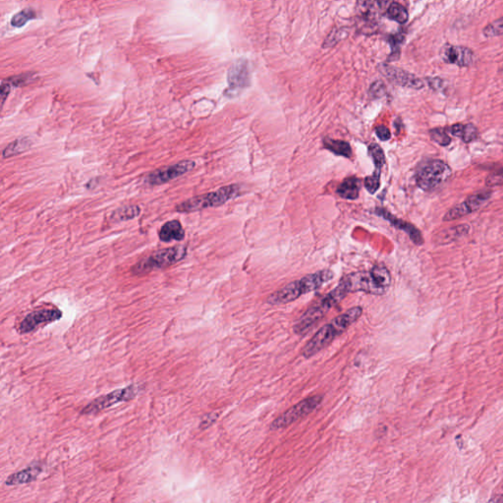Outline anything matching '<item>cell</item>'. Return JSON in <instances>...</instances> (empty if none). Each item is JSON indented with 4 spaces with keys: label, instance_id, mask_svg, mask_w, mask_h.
<instances>
[{
    "label": "cell",
    "instance_id": "cell-1",
    "mask_svg": "<svg viewBox=\"0 0 503 503\" xmlns=\"http://www.w3.org/2000/svg\"><path fill=\"white\" fill-rule=\"evenodd\" d=\"M362 314H363V309L358 306L351 308L343 314L337 315L332 322L320 328L319 332L308 341L306 345L302 349V355L307 359L317 355L330 345L337 336L342 335L354 323L360 319Z\"/></svg>",
    "mask_w": 503,
    "mask_h": 503
},
{
    "label": "cell",
    "instance_id": "cell-2",
    "mask_svg": "<svg viewBox=\"0 0 503 503\" xmlns=\"http://www.w3.org/2000/svg\"><path fill=\"white\" fill-rule=\"evenodd\" d=\"M333 276H335V274L330 269H323V271L308 274L298 281L290 282L281 289L276 290L273 294L269 295L266 303L269 305H283L295 301L302 295L320 288L325 283L332 281Z\"/></svg>",
    "mask_w": 503,
    "mask_h": 503
},
{
    "label": "cell",
    "instance_id": "cell-3",
    "mask_svg": "<svg viewBox=\"0 0 503 503\" xmlns=\"http://www.w3.org/2000/svg\"><path fill=\"white\" fill-rule=\"evenodd\" d=\"M349 292H366L372 295H384L391 286V274L386 266H374L368 271H357L341 279Z\"/></svg>",
    "mask_w": 503,
    "mask_h": 503
},
{
    "label": "cell",
    "instance_id": "cell-4",
    "mask_svg": "<svg viewBox=\"0 0 503 503\" xmlns=\"http://www.w3.org/2000/svg\"><path fill=\"white\" fill-rule=\"evenodd\" d=\"M350 293L342 281L340 282L337 286L332 291L328 292L327 295H325L320 299L319 301L313 305L310 309H308L307 312L298 320V322L295 323L293 330L297 335H305L307 332H309L310 328L314 327L315 323L319 322L320 319H323V315L328 314L333 307H335L338 303L342 301L344 298L347 296Z\"/></svg>",
    "mask_w": 503,
    "mask_h": 503
},
{
    "label": "cell",
    "instance_id": "cell-5",
    "mask_svg": "<svg viewBox=\"0 0 503 503\" xmlns=\"http://www.w3.org/2000/svg\"><path fill=\"white\" fill-rule=\"evenodd\" d=\"M239 185H229V186L222 187L217 191L187 200V201L179 204L175 210L177 212L187 214V212H198V210L209 209V207L222 206L225 202L239 196Z\"/></svg>",
    "mask_w": 503,
    "mask_h": 503
},
{
    "label": "cell",
    "instance_id": "cell-6",
    "mask_svg": "<svg viewBox=\"0 0 503 503\" xmlns=\"http://www.w3.org/2000/svg\"><path fill=\"white\" fill-rule=\"evenodd\" d=\"M453 169L440 160L423 161L416 171V183L426 192L433 191L450 178Z\"/></svg>",
    "mask_w": 503,
    "mask_h": 503
},
{
    "label": "cell",
    "instance_id": "cell-7",
    "mask_svg": "<svg viewBox=\"0 0 503 503\" xmlns=\"http://www.w3.org/2000/svg\"><path fill=\"white\" fill-rule=\"evenodd\" d=\"M187 255V248L184 246H174L163 250L156 251L147 258L143 259L135 264L131 271L134 276H144L151 273L155 269H163L173 266L183 260Z\"/></svg>",
    "mask_w": 503,
    "mask_h": 503
},
{
    "label": "cell",
    "instance_id": "cell-8",
    "mask_svg": "<svg viewBox=\"0 0 503 503\" xmlns=\"http://www.w3.org/2000/svg\"><path fill=\"white\" fill-rule=\"evenodd\" d=\"M141 386L138 384H130V386L114 390L109 394L97 397L92 400L87 406L82 409V415H94L104 411L107 408L114 406L119 403L131 401L135 399L140 392Z\"/></svg>",
    "mask_w": 503,
    "mask_h": 503
},
{
    "label": "cell",
    "instance_id": "cell-9",
    "mask_svg": "<svg viewBox=\"0 0 503 503\" xmlns=\"http://www.w3.org/2000/svg\"><path fill=\"white\" fill-rule=\"evenodd\" d=\"M323 399V395H315V396L308 397V399L297 403L296 405L290 408L271 423V430H281V428L288 427L302 418L306 417L320 406Z\"/></svg>",
    "mask_w": 503,
    "mask_h": 503
},
{
    "label": "cell",
    "instance_id": "cell-10",
    "mask_svg": "<svg viewBox=\"0 0 503 503\" xmlns=\"http://www.w3.org/2000/svg\"><path fill=\"white\" fill-rule=\"evenodd\" d=\"M492 196V192L490 191V190H484V191L471 195V196L467 198L465 201L449 210L446 212L445 217H443V220L445 222H453V220H458V218L466 217V215L472 214V212H476V210L484 207L491 200Z\"/></svg>",
    "mask_w": 503,
    "mask_h": 503
},
{
    "label": "cell",
    "instance_id": "cell-11",
    "mask_svg": "<svg viewBox=\"0 0 503 503\" xmlns=\"http://www.w3.org/2000/svg\"><path fill=\"white\" fill-rule=\"evenodd\" d=\"M63 313L58 308H43L29 313L19 325V332L27 335L34 332L40 325L56 322L63 318Z\"/></svg>",
    "mask_w": 503,
    "mask_h": 503
},
{
    "label": "cell",
    "instance_id": "cell-12",
    "mask_svg": "<svg viewBox=\"0 0 503 503\" xmlns=\"http://www.w3.org/2000/svg\"><path fill=\"white\" fill-rule=\"evenodd\" d=\"M195 166H196V163L193 161H180V163L173 164V166H168V168L151 172L146 177L145 181L151 185V186L168 183V182L193 171Z\"/></svg>",
    "mask_w": 503,
    "mask_h": 503
},
{
    "label": "cell",
    "instance_id": "cell-13",
    "mask_svg": "<svg viewBox=\"0 0 503 503\" xmlns=\"http://www.w3.org/2000/svg\"><path fill=\"white\" fill-rule=\"evenodd\" d=\"M379 70L384 77H386L389 80L394 82V84L413 90H422L425 87V83L419 77L409 72L403 70L395 66L389 65V64H382L379 65Z\"/></svg>",
    "mask_w": 503,
    "mask_h": 503
},
{
    "label": "cell",
    "instance_id": "cell-14",
    "mask_svg": "<svg viewBox=\"0 0 503 503\" xmlns=\"http://www.w3.org/2000/svg\"><path fill=\"white\" fill-rule=\"evenodd\" d=\"M440 58L445 63L459 67H469L475 61L474 51L462 45L446 43L440 50Z\"/></svg>",
    "mask_w": 503,
    "mask_h": 503
},
{
    "label": "cell",
    "instance_id": "cell-15",
    "mask_svg": "<svg viewBox=\"0 0 503 503\" xmlns=\"http://www.w3.org/2000/svg\"><path fill=\"white\" fill-rule=\"evenodd\" d=\"M376 214L384 220H387L395 228L397 229L404 231L409 236L410 239L416 244V245H422L423 244V238L421 231L415 227L411 223L405 222V220H400L394 217V215L390 214L386 210L382 209V207H377L376 210Z\"/></svg>",
    "mask_w": 503,
    "mask_h": 503
},
{
    "label": "cell",
    "instance_id": "cell-16",
    "mask_svg": "<svg viewBox=\"0 0 503 503\" xmlns=\"http://www.w3.org/2000/svg\"><path fill=\"white\" fill-rule=\"evenodd\" d=\"M249 81H250V76H249L248 63L246 61L239 60L231 66L228 71V84L231 91L238 92L247 88Z\"/></svg>",
    "mask_w": 503,
    "mask_h": 503
},
{
    "label": "cell",
    "instance_id": "cell-17",
    "mask_svg": "<svg viewBox=\"0 0 503 503\" xmlns=\"http://www.w3.org/2000/svg\"><path fill=\"white\" fill-rule=\"evenodd\" d=\"M42 464L33 463L27 468L20 470L16 473L7 477L5 485L9 487L21 486V485L30 484L35 482L43 472Z\"/></svg>",
    "mask_w": 503,
    "mask_h": 503
},
{
    "label": "cell",
    "instance_id": "cell-18",
    "mask_svg": "<svg viewBox=\"0 0 503 503\" xmlns=\"http://www.w3.org/2000/svg\"><path fill=\"white\" fill-rule=\"evenodd\" d=\"M158 237L161 241L166 243L171 241H182L185 238V230L179 220H171L161 227Z\"/></svg>",
    "mask_w": 503,
    "mask_h": 503
},
{
    "label": "cell",
    "instance_id": "cell-19",
    "mask_svg": "<svg viewBox=\"0 0 503 503\" xmlns=\"http://www.w3.org/2000/svg\"><path fill=\"white\" fill-rule=\"evenodd\" d=\"M449 135L461 139L464 143H471L479 137V131L473 124H454L446 128Z\"/></svg>",
    "mask_w": 503,
    "mask_h": 503
},
{
    "label": "cell",
    "instance_id": "cell-20",
    "mask_svg": "<svg viewBox=\"0 0 503 503\" xmlns=\"http://www.w3.org/2000/svg\"><path fill=\"white\" fill-rule=\"evenodd\" d=\"M336 192L343 199L356 200L359 197V193H360V180L355 178V177L345 179L338 186Z\"/></svg>",
    "mask_w": 503,
    "mask_h": 503
},
{
    "label": "cell",
    "instance_id": "cell-21",
    "mask_svg": "<svg viewBox=\"0 0 503 503\" xmlns=\"http://www.w3.org/2000/svg\"><path fill=\"white\" fill-rule=\"evenodd\" d=\"M325 147L336 156H344V158H350L352 156V150L350 145L344 141L332 140V139H325Z\"/></svg>",
    "mask_w": 503,
    "mask_h": 503
},
{
    "label": "cell",
    "instance_id": "cell-22",
    "mask_svg": "<svg viewBox=\"0 0 503 503\" xmlns=\"http://www.w3.org/2000/svg\"><path fill=\"white\" fill-rule=\"evenodd\" d=\"M387 16H389L390 20H394V21L399 23V24H405L409 19L407 9L403 5L397 4V2H392L387 7Z\"/></svg>",
    "mask_w": 503,
    "mask_h": 503
},
{
    "label": "cell",
    "instance_id": "cell-23",
    "mask_svg": "<svg viewBox=\"0 0 503 503\" xmlns=\"http://www.w3.org/2000/svg\"><path fill=\"white\" fill-rule=\"evenodd\" d=\"M30 146L31 142L28 139H18L4 148L2 156L4 158H11L13 156L19 155L23 151H27Z\"/></svg>",
    "mask_w": 503,
    "mask_h": 503
},
{
    "label": "cell",
    "instance_id": "cell-24",
    "mask_svg": "<svg viewBox=\"0 0 503 503\" xmlns=\"http://www.w3.org/2000/svg\"><path fill=\"white\" fill-rule=\"evenodd\" d=\"M36 18H37V13H36L34 9H25L15 14L10 23H11L13 27L22 28L31 20L36 19Z\"/></svg>",
    "mask_w": 503,
    "mask_h": 503
},
{
    "label": "cell",
    "instance_id": "cell-25",
    "mask_svg": "<svg viewBox=\"0 0 503 503\" xmlns=\"http://www.w3.org/2000/svg\"><path fill=\"white\" fill-rule=\"evenodd\" d=\"M141 214V209L139 206L123 207L121 209L115 210L112 215V218L117 222H125V220H133Z\"/></svg>",
    "mask_w": 503,
    "mask_h": 503
},
{
    "label": "cell",
    "instance_id": "cell-26",
    "mask_svg": "<svg viewBox=\"0 0 503 503\" xmlns=\"http://www.w3.org/2000/svg\"><path fill=\"white\" fill-rule=\"evenodd\" d=\"M430 137L433 142L441 146V147H446V146L450 145L451 141H453L446 128H433V129L430 130Z\"/></svg>",
    "mask_w": 503,
    "mask_h": 503
},
{
    "label": "cell",
    "instance_id": "cell-27",
    "mask_svg": "<svg viewBox=\"0 0 503 503\" xmlns=\"http://www.w3.org/2000/svg\"><path fill=\"white\" fill-rule=\"evenodd\" d=\"M482 35L485 38L499 37L503 35V17L494 20L482 30Z\"/></svg>",
    "mask_w": 503,
    "mask_h": 503
},
{
    "label": "cell",
    "instance_id": "cell-28",
    "mask_svg": "<svg viewBox=\"0 0 503 503\" xmlns=\"http://www.w3.org/2000/svg\"><path fill=\"white\" fill-rule=\"evenodd\" d=\"M369 153L373 158L377 171H381L382 166L386 163V156H384V151L377 144H372L369 147Z\"/></svg>",
    "mask_w": 503,
    "mask_h": 503
},
{
    "label": "cell",
    "instance_id": "cell-29",
    "mask_svg": "<svg viewBox=\"0 0 503 503\" xmlns=\"http://www.w3.org/2000/svg\"><path fill=\"white\" fill-rule=\"evenodd\" d=\"M381 186V171H376L373 175L368 176L365 179V187L369 193L374 194Z\"/></svg>",
    "mask_w": 503,
    "mask_h": 503
},
{
    "label": "cell",
    "instance_id": "cell-30",
    "mask_svg": "<svg viewBox=\"0 0 503 503\" xmlns=\"http://www.w3.org/2000/svg\"><path fill=\"white\" fill-rule=\"evenodd\" d=\"M487 187L502 186L503 185V168L492 172L486 179Z\"/></svg>",
    "mask_w": 503,
    "mask_h": 503
},
{
    "label": "cell",
    "instance_id": "cell-31",
    "mask_svg": "<svg viewBox=\"0 0 503 503\" xmlns=\"http://www.w3.org/2000/svg\"><path fill=\"white\" fill-rule=\"evenodd\" d=\"M32 78H33V74L28 73V74H23V75L11 77V78H6V79H7V81L9 82L10 85H11V86L21 87V86H24V85L27 84L28 82H30L31 80H32Z\"/></svg>",
    "mask_w": 503,
    "mask_h": 503
},
{
    "label": "cell",
    "instance_id": "cell-32",
    "mask_svg": "<svg viewBox=\"0 0 503 503\" xmlns=\"http://www.w3.org/2000/svg\"><path fill=\"white\" fill-rule=\"evenodd\" d=\"M218 416H220V414L217 412L209 413V414L205 415L204 417H202L201 423H200V428H201V430H206V428H210V426L217 420Z\"/></svg>",
    "mask_w": 503,
    "mask_h": 503
},
{
    "label": "cell",
    "instance_id": "cell-33",
    "mask_svg": "<svg viewBox=\"0 0 503 503\" xmlns=\"http://www.w3.org/2000/svg\"><path fill=\"white\" fill-rule=\"evenodd\" d=\"M376 134L377 138L381 141H384V142H386V141H389V139L391 138L389 128L384 125L377 126L376 128Z\"/></svg>",
    "mask_w": 503,
    "mask_h": 503
},
{
    "label": "cell",
    "instance_id": "cell-34",
    "mask_svg": "<svg viewBox=\"0 0 503 503\" xmlns=\"http://www.w3.org/2000/svg\"><path fill=\"white\" fill-rule=\"evenodd\" d=\"M11 85L7 81V79L2 80L1 83V102L4 104L5 101H6L7 97H9L10 90H11Z\"/></svg>",
    "mask_w": 503,
    "mask_h": 503
},
{
    "label": "cell",
    "instance_id": "cell-35",
    "mask_svg": "<svg viewBox=\"0 0 503 503\" xmlns=\"http://www.w3.org/2000/svg\"><path fill=\"white\" fill-rule=\"evenodd\" d=\"M428 83L430 85L431 88L436 90V91H440L445 81L441 78H428Z\"/></svg>",
    "mask_w": 503,
    "mask_h": 503
},
{
    "label": "cell",
    "instance_id": "cell-36",
    "mask_svg": "<svg viewBox=\"0 0 503 503\" xmlns=\"http://www.w3.org/2000/svg\"><path fill=\"white\" fill-rule=\"evenodd\" d=\"M487 503H503V494H497Z\"/></svg>",
    "mask_w": 503,
    "mask_h": 503
},
{
    "label": "cell",
    "instance_id": "cell-37",
    "mask_svg": "<svg viewBox=\"0 0 503 503\" xmlns=\"http://www.w3.org/2000/svg\"><path fill=\"white\" fill-rule=\"evenodd\" d=\"M500 72H502V73L503 74V66H502V68L500 69Z\"/></svg>",
    "mask_w": 503,
    "mask_h": 503
}]
</instances>
